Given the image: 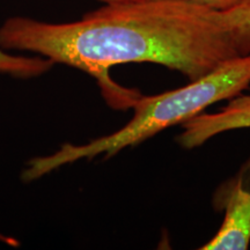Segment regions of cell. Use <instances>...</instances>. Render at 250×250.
Segmentation results:
<instances>
[{
  "mask_svg": "<svg viewBox=\"0 0 250 250\" xmlns=\"http://www.w3.org/2000/svg\"><path fill=\"white\" fill-rule=\"evenodd\" d=\"M0 49L33 52L85 72L108 104L121 110L132 108L142 94L114 83V66L152 62L193 81L241 56L223 13L189 0L104 4L62 23L12 17L0 26Z\"/></svg>",
  "mask_w": 250,
  "mask_h": 250,
  "instance_id": "cell-1",
  "label": "cell"
},
{
  "mask_svg": "<svg viewBox=\"0 0 250 250\" xmlns=\"http://www.w3.org/2000/svg\"><path fill=\"white\" fill-rule=\"evenodd\" d=\"M250 86V54L229 58L208 74L180 88L152 96H140L132 105L133 117L116 132L83 145L62 144L57 152L28 161L21 180L29 183L80 159L104 155L139 145L174 125L197 116L214 103L230 100Z\"/></svg>",
  "mask_w": 250,
  "mask_h": 250,
  "instance_id": "cell-2",
  "label": "cell"
},
{
  "mask_svg": "<svg viewBox=\"0 0 250 250\" xmlns=\"http://www.w3.org/2000/svg\"><path fill=\"white\" fill-rule=\"evenodd\" d=\"M212 205L224 211V220L215 235L202 250H246L250 246V156L239 171L219 186Z\"/></svg>",
  "mask_w": 250,
  "mask_h": 250,
  "instance_id": "cell-3",
  "label": "cell"
},
{
  "mask_svg": "<svg viewBox=\"0 0 250 250\" xmlns=\"http://www.w3.org/2000/svg\"><path fill=\"white\" fill-rule=\"evenodd\" d=\"M182 132L176 142L183 148L192 149L228 131L250 127V87L215 112H201L181 125Z\"/></svg>",
  "mask_w": 250,
  "mask_h": 250,
  "instance_id": "cell-4",
  "label": "cell"
},
{
  "mask_svg": "<svg viewBox=\"0 0 250 250\" xmlns=\"http://www.w3.org/2000/svg\"><path fill=\"white\" fill-rule=\"evenodd\" d=\"M54 66V62L42 56L24 57L7 54L0 49V73L9 74L20 79L39 77Z\"/></svg>",
  "mask_w": 250,
  "mask_h": 250,
  "instance_id": "cell-5",
  "label": "cell"
},
{
  "mask_svg": "<svg viewBox=\"0 0 250 250\" xmlns=\"http://www.w3.org/2000/svg\"><path fill=\"white\" fill-rule=\"evenodd\" d=\"M229 28L240 55L250 54V2L227 12H221Z\"/></svg>",
  "mask_w": 250,
  "mask_h": 250,
  "instance_id": "cell-6",
  "label": "cell"
},
{
  "mask_svg": "<svg viewBox=\"0 0 250 250\" xmlns=\"http://www.w3.org/2000/svg\"><path fill=\"white\" fill-rule=\"evenodd\" d=\"M189 1L204 6V7L210 9H214V11L227 12L249 4L250 0H189Z\"/></svg>",
  "mask_w": 250,
  "mask_h": 250,
  "instance_id": "cell-7",
  "label": "cell"
},
{
  "mask_svg": "<svg viewBox=\"0 0 250 250\" xmlns=\"http://www.w3.org/2000/svg\"><path fill=\"white\" fill-rule=\"evenodd\" d=\"M99 1H102V2H104V4H118V2L138 1V0H99Z\"/></svg>",
  "mask_w": 250,
  "mask_h": 250,
  "instance_id": "cell-8",
  "label": "cell"
}]
</instances>
